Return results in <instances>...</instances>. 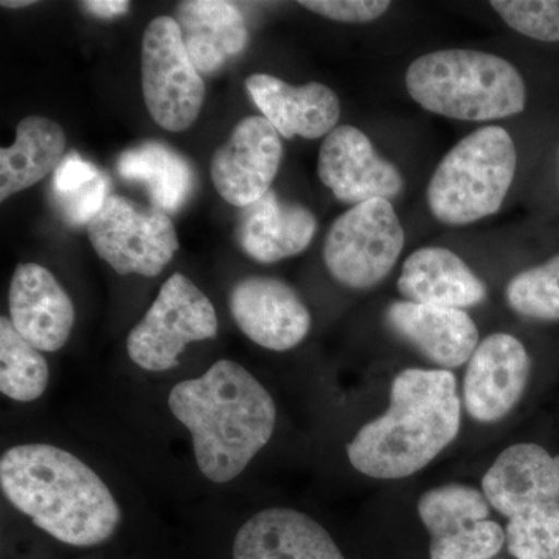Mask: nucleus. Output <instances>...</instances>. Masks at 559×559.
<instances>
[{"label": "nucleus", "instance_id": "6ab92c4d", "mask_svg": "<svg viewBox=\"0 0 559 559\" xmlns=\"http://www.w3.org/2000/svg\"><path fill=\"white\" fill-rule=\"evenodd\" d=\"M318 219L310 210L280 200L275 191L242 209L237 237L241 249L259 263H277L299 255L311 245Z\"/></svg>", "mask_w": 559, "mask_h": 559}, {"label": "nucleus", "instance_id": "4468645a", "mask_svg": "<svg viewBox=\"0 0 559 559\" xmlns=\"http://www.w3.org/2000/svg\"><path fill=\"white\" fill-rule=\"evenodd\" d=\"M10 320L39 352L64 347L75 323V308L55 275L36 263L20 264L11 277Z\"/></svg>", "mask_w": 559, "mask_h": 559}, {"label": "nucleus", "instance_id": "f3484780", "mask_svg": "<svg viewBox=\"0 0 559 559\" xmlns=\"http://www.w3.org/2000/svg\"><path fill=\"white\" fill-rule=\"evenodd\" d=\"M234 559H345L330 533L297 510H261L238 530Z\"/></svg>", "mask_w": 559, "mask_h": 559}, {"label": "nucleus", "instance_id": "1a4fd4ad", "mask_svg": "<svg viewBox=\"0 0 559 559\" xmlns=\"http://www.w3.org/2000/svg\"><path fill=\"white\" fill-rule=\"evenodd\" d=\"M92 248L117 274L157 277L179 249L168 213L110 194L87 226Z\"/></svg>", "mask_w": 559, "mask_h": 559}, {"label": "nucleus", "instance_id": "0eeeda50", "mask_svg": "<svg viewBox=\"0 0 559 559\" xmlns=\"http://www.w3.org/2000/svg\"><path fill=\"white\" fill-rule=\"evenodd\" d=\"M406 235L392 202L353 205L326 234L323 260L342 285L369 289L388 277L403 252Z\"/></svg>", "mask_w": 559, "mask_h": 559}, {"label": "nucleus", "instance_id": "bb28decb", "mask_svg": "<svg viewBox=\"0 0 559 559\" xmlns=\"http://www.w3.org/2000/svg\"><path fill=\"white\" fill-rule=\"evenodd\" d=\"M506 294L511 310L524 318L559 320V253L540 266L518 274Z\"/></svg>", "mask_w": 559, "mask_h": 559}, {"label": "nucleus", "instance_id": "393cba45", "mask_svg": "<svg viewBox=\"0 0 559 559\" xmlns=\"http://www.w3.org/2000/svg\"><path fill=\"white\" fill-rule=\"evenodd\" d=\"M489 507L484 491L451 484L425 492L418 502V514L430 539H440L488 520Z\"/></svg>", "mask_w": 559, "mask_h": 559}, {"label": "nucleus", "instance_id": "f257e3e1", "mask_svg": "<svg viewBox=\"0 0 559 559\" xmlns=\"http://www.w3.org/2000/svg\"><path fill=\"white\" fill-rule=\"evenodd\" d=\"M168 407L189 429L205 479L227 484L248 468L277 423L271 393L240 364L221 359L201 377L176 384Z\"/></svg>", "mask_w": 559, "mask_h": 559}, {"label": "nucleus", "instance_id": "39448f33", "mask_svg": "<svg viewBox=\"0 0 559 559\" xmlns=\"http://www.w3.org/2000/svg\"><path fill=\"white\" fill-rule=\"evenodd\" d=\"M518 167L509 131L485 127L460 140L441 159L428 186L432 215L448 226H466L502 207Z\"/></svg>", "mask_w": 559, "mask_h": 559}, {"label": "nucleus", "instance_id": "2f4dec72", "mask_svg": "<svg viewBox=\"0 0 559 559\" xmlns=\"http://www.w3.org/2000/svg\"><path fill=\"white\" fill-rule=\"evenodd\" d=\"M100 175L102 171L90 160L83 159L80 154L70 153L53 173V193L80 189Z\"/></svg>", "mask_w": 559, "mask_h": 559}, {"label": "nucleus", "instance_id": "2eb2a0df", "mask_svg": "<svg viewBox=\"0 0 559 559\" xmlns=\"http://www.w3.org/2000/svg\"><path fill=\"white\" fill-rule=\"evenodd\" d=\"M385 320L396 336L444 369L463 366L480 344L476 323L457 308L395 301Z\"/></svg>", "mask_w": 559, "mask_h": 559}, {"label": "nucleus", "instance_id": "9d476101", "mask_svg": "<svg viewBox=\"0 0 559 559\" xmlns=\"http://www.w3.org/2000/svg\"><path fill=\"white\" fill-rule=\"evenodd\" d=\"M283 159L280 134L260 116L242 119L210 165L212 182L224 201L248 207L271 190Z\"/></svg>", "mask_w": 559, "mask_h": 559}, {"label": "nucleus", "instance_id": "7ed1b4c3", "mask_svg": "<svg viewBox=\"0 0 559 559\" xmlns=\"http://www.w3.org/2000/svg\"><path fill=\"white\" fill-rule=\"evenodd\" d=\"M457 380L450 370L407 369L390 389V406L348 444L353 468L371 479L396 480L429 465L459 436Z\"/></svg>", "mask_w": 559, "mask_h": 559}, {"label": "nucleus", "instance_id": "f03ea898", "mask_svg": "<svg viewBox=\"0 0 559 559\" xmlns=\"http://www.w3.org/2000/svg\"><path fill=\"white\" fill-rule=\"evenodd\" d=\"M0 487L14 509L68 546H100L119 528L120 507L105 481L53 444H20L3 452Z\"/></svg>", "mask_w": 559, "mask_h": 559}, {"label": "nucleus", "instance_id": "423d86ee", "mask_svg": "<svg viewBox=\"0 0 559 559\" xmlns=\"http://www.w3.org/2000/svg\"><path fill=\"white\" fill-rule=\"evenodd\" d=\"M216 333L212 301L186 275L173 274L128 334V355L140 369L159 373L175 369L191 342L212 340Z\"/></svg>", "mask_w": 559, "mask_h": 559}, {"label": "nucleus", "instance_id": "b1692460", "mask_svg": "<svg viewBox=\"0 0 559 559\" xmlns=\"http://www.w3.org/2000/svg\"><path fill=\"white\" fill-rule=\"evenodd\" d=\"M49 364L38 348L17 333L9 318H0V392L10 400L32 403L46 392Z\"/></svg>", "mask_w": 559, "mask_h": 559}, {"label": "nucleus", "instance_id": "7c9ffc66", "mask_svg": "<svg viewBox=\"0 0 559 559\" xmlns=\"http://www.w3.org/2000/svg\"><path fill=\"white\" fill-rule=\"evenodd\" d=\"M299 3L320 16L348 24L377 21L392 5L389 0H301Z\"/></svg>", "mask_w": 559, "mask_h": 559}, {"label": "nucleus", "instance_id": "473e14b6", "mask_svg": "<svg viewBox=\"0 0 559 559\" xmlns=\"http://www.w3.org/2000/svg\"><path fill=\"white\" fill-rule=\"evenodd\" d=\"M81 5L95 16L102 17V20L119 17L130 10V2H127V0H91V2H83Z\"/></svg>", "mask_w": 559, "mask_h": 559}, {"label": "nucleus", "instance_id": "f8f14e48", "mask_svg": "<svg viewBox=\"0 0 559 559\" xmlns=\"http://www.w3.org/2000/svg\"><path fill=\"white\" fill-rule=\"evenodd\" d=\"M229 308L238 329L272 352H288L310 333L307 305L288 283L278 278L240 280L230 290Z\"/></svg>", "mask_w": 559, "mask_h": 559}, {"label": "nucleus", "instance_id": "72a5a7b5", "mask_svg": "<svg viewBox=\"0 0 559 559\" xmlns=\"http://www.w3.org/2000/svg\"><path fill=\"white\" fill-rule=\"evenodd\" d=\"M33 3H35L33 0H16V2L3 0L2 7H5V9H24V7H31Z\"/></svg>", "mask_w": 559, "mask_h": 559}, {"label": "nucleus", "instance_id": "412c9836", "mask_svg": "<svg viewBox=\"0 0 559 559\" xmlns=\"http://www.w3.org/2000/svg\"><path fill=\"white\" fill-rule=\"evenodd\" d=\"M180 35L201 75L216 72L248 44L241 11L221 0H190L178 9Z\"/></svg>", "mask_w": 559, "mask_h": 559}, {"label": "nucleus", "instance_id": "4be33fe9", "mask_svg": "<svg viewBox=\"0 0 559 559\" xmlns=\"http://www.w3.org/2000/svg\"><path fill=\"white\" fill-rule=\"evenodd\" d=\"M68 138L57 121L27 117L16 128L13 145L0 150V201L31 189L64 159Z\"/></svg>", "mask_w": 559, "mask_h": 559}, {"label": "nucleus", "instance_id": "c756f323", "mask_svg": "<svg viewBox=\"0 0 559 559\" xmlns=\"http://www.w3.org/2000/svg\"><path fill=\"white\" fill-rule=\"evenodd\" d=\"M55 202L60 210L62 218L72 226H90L91 221L100 213L103 205L108 201L109 180L105 175L98 176L80 189L68 193H53Z\"/></svg>", "mask_w": 559, "mask_h": 559}, {"label": "nucleus", "instance_id": "9b49d317", "mask_svg": "<svg viewBox=\"0 0 559 559\" xmlns=\"http://www.w3.org/2000/svg\"><path fill=\"white\" fill-rule=\"evenodd\" d=\"M319 178L345 204L371 200H395L404 189L403 175L374 151L358 128L337 127L319 151Z\"/></svg>", "mask_w": 559, "mask_h": 559}, {"label": "nucleus", "instance_id": "cd10ccee", "mask_svg": "<svg viewBox=\"0 0 559 559\" xmlns=\"http://www.w3.org/2000/svg\"><path fill=\"white\" fill-rule=\"evenodd\" d=\"M491 7L521 35L559 43V0H495Z\"/></svg>", "mask_w": 559, "mask_h": 559}, {"label": "nucleus", "instance_id": "dca6fc26", "mask_svg": "<svg viewBox=\"0 0 559 559\" xmlns=\"http://www.w3.org/2000/svg\"><path fill=\"white\" fill-rule=\"evenodd\" d=\"M246 90L282 138L319 139L336 130L341 102L334 91L322 83L290 86L267 73L246 80Z\"/></svg>", "mask_w": 559, "mask_h": 559}, {"label": "nucleus", "instance_id": "a211bd4d", "mask_svg": "<svg viewBox=\"0 0 559 559\" xmlns=\"http://www.w3.org/2000/svg\"><path fill=\"white\" fill-rule=\"evenodd\" d=\"M481 488L489 506L509 520L539 503L559 502V455L539 444H513L492 463Z\"/></svg>", "mask_w": 559, "mask_h": 559}, {"label": "nucleus", "instance_id": "a878e982", "mask_svg": "<svg viewBox=\"0 0 559 559\" xmlns=\"http://www.w3.org/2000/svg\"><path fill=\"white\" fill-rule=\"evenodd\" d=\"M507 547L518 559H559V502L539 503L511 518Z\"/></svg>", "mask_w": 559, "mask_h": 559}, {"label": "nucleus", "instance_id": "ddd939ff", "mask_svg": "<svg viewBox=\"0 0 559 559\" xmlns=\"http://www.w3.org/2000/svg\"><path fill=\"white\" fill-rule=\"evenodd\" d=\"M530 356L516 337L495 333L477 345L463 382L466 411L480 423L499 421L520 403L530 378Z\"/></svg>", "mask_w": 559, "mask_h": 559}, {"label": "nucleus", "instance_id": "20e7f679", "mask_svg": "<svg viewBox=\"0 0 559 559\" xmlns=\"http://www.w3.org/2000/svg\"><path fill=\"white\" fill-rule=\"evenodd\" d=\"M406 87L423 109L454 120L507 119L527 103L520 70L498 55L477 50L423 55L407 69Z\"/></svg>", "mask_w": 559, "mask_h": 559}, {"label": "nucleus", "instance_id": "5701e85b", "mask_svg": "<svg viewBox=\"0 0 559 559\" xmlns=\"http://www.w3.org/2000/svg\"><path fill=\"white\" fill-rule=\"evenodd\" d=\"M121 178L140 182L148 190L154 207L178 212L193 191L194 176L189 162L170 146L145 142L123 151L117 160Z\"/></svg>", "mask_w": 559, "mask_h": 559}, {"label": "nucleus", "instance_id": "c85d7f7f", "mask_svg": "<svg viewBox=\"0 0 559 559\" xmlns=\"http://www.w3.org/2000/svg\"><path fill=\"white\" fill-rule=\"evenodd\" d=\"M506 543V530L485 520L454 535L430 539V559H491Z\"/></svg>", "mask_w": 559, "mask_h": 559}, {"label": "nucleus", "instance_id": "6e6552de", "mask_svg": "<svg viewBox=\"0 0 559 559\" xmlns=\"http://www.w3.org/2000/svg\"><path fill=\"white\" fill-rule=\"evenodd\" d=\"M142 91L150 116L164 130H189L200 117L204 81L187 53L175 17H156L143 33Z\"/></svg>", "mask_w": 559, "mask_h": 559}, {"label": "nucleus", "instance_id": "aec40b11", "mask_svg": "<svg viewBox=\"0 0 559 559\" xmlns=\"http://www.w3.org/2000/svg\"><path fill=\"white\" fill-rule=\"evenodd\" d=\"M406 300L433 307H476L487 299L484 282L450 249L421 248L411 253L399 278Z\"/></svg>", "mask_w": 559, "mask_h": 559}]
</instances>
